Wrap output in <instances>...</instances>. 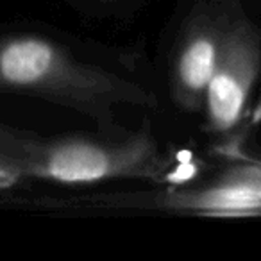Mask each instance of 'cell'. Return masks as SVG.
Listing matches in <instances>:
<instances>
[{
  "mask_svg": "<svg viewBox=\"0 0 261 261\" xmlns=\"http://www.w3.org/2000/svg\"><path fill=\"white\" fill-rule=\"evenodd\" d=\"M245 0H186L167 56L168 93L177 109L199 115L204 93Z\"/></svg>",
  "mask_w": 261,
  "mask_h": 261,
  "instance_id": "277c9868",
  "label": "cell"
},
{
  "mask_svg": "<svg viewBox=\"0 0 261 261\" xmlns=\"http://www.w3.org/2000/svg\"><path fill=\"white\" fill-rule=\"evenodd\" d=\"M77 15L90 20H125L143 8L149 0H63Z\"/></svg>",
  "mask_w": 261,
  "mask_h": 261,
  "instance_id": "8992f818",
  "label": "cell"
},
{
  "mask_svg": "<svg viewBox=\"0 0 261 261\" xmlns=\"http://www.w3.org/2000/svg\"><path fill=\"white\" fill-rule=\"evenodd\" d=\"M261 84V27L243 11L232 25L204 93V130L220 143L250 129V111Z\"/></svg>",
  "mask_w": 261,
  "mask_h": 261,
  "instance_id": "5b68a950",
  "label": "cell"
},
{
  "mask_svg": "<svg viewBox=\"0 0 261 261\" xmlns=\"http://www.w3.org/2000/svg\"><path fill=\"white\" fill-rule=\"evenodd\" d=\"M0 154L31 181L86 186L108 181L181 182L185 170L175 152L161 145L149 120L116 135H41L0 123Z\"/></svg>",
  "mask_w": 261,
  "mask_h": 261,
  "instance_id": "7a4b0ae2",
  "label": "cell"
},
{
  "mask_svg": "<svg viewBox=\"0 0 261 261\" xmlns=\"http://www.w3.org/2000/svg\"><path fill=\"white\" fill-rule=\"evenodd\" d=\"M229 161L225 170L197 182L154 185L152 190L108 192L58 200V207L111 211H160L211 218H247L261 215V156L249 149L247 135L218 145Z\"/></svg>",
  "mask_w": 261,
  "mask_h": 261,
  "instance_id": "3957f363",
  "label": "cell"
},
{
  "mask_svg": "<svg viewBox=\"0 0 261 261\" xmlns=\"http://www.w3.org/2000/svg\"><path fill=\"white\" fill-rule=\"evenodd\" d=\"M256 125H261V84L257 88L252 111H250V127H256Z\"/></svg>",
  "mask_w": 261,
  "mask_h": 261,
  "instance_id": "52a82bcc",
  "label": "cell"
},
{
  "mask_svg": "<svg viewBox=\"0 0 261 261\" xmlns=\"http://www.w3.org/2000/svg\"><path fill=\"white\" fill-rule=\"evenodd\" d=\"M0 93L66 108L106 135L122 133L129 109H158V93L130 70L100 61L61 36L34 29L0 33Z\"/></svg>",
  "mask_w": 261,
  "mask_h": 261,
  "instance_id": "6da1fadb",
  "label": "cell"
}]
</instances>
